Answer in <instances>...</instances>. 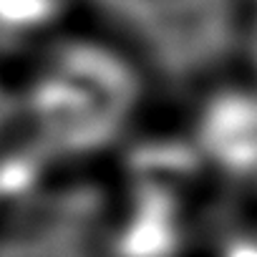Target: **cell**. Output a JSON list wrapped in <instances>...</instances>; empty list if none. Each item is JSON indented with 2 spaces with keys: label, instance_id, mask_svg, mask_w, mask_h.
<instances>
[{
  "label": "cell",
  "instance_id": "1",
  "mask_svg": "<svg viewBox=\"0 0 257 257\" xmlns=\"http://www.w3.org/2000/svg\"><path fill=\"white\" fill-rule=\"evenodd\" d=\"M142 93V73L123 51L96 38H71L56 43L18 91L21 121L46 157L81 159L126 134Z\"/></svg>",
  "mask_w": 257,
  "mask_h": 257
},
{
  "label": "cell",
  "instance_id": "2",
  "mask_svg": "<svg viewBox=\"0 0 257 257\" xmlns=\"http://www.w3.org/2000/svg\"><path fill=\"white\" fill-rule=\"evenodd\" d=\"M71 13V0H0V46L53 38Z\"/></svg>",
  "mask_w": 257,
  "mask_h": 257
},
{
  "label": "cell",
  "instance_id": "3",
  "mask_svg": "<svg viewBox=\"0 0 257 257\" xmlns=\"http://www.w3.org/2000/svg\"><path fill=\"white\" fill-rule=\"evenodd\" d=\"M21 121V98L18 91L6 86V81L0 78V142H3L11 132V126Z\"/></svg>",
  "mask_w": 257,
  "mask_h": 257
},
{
  "label": "cell",
  "instance_id": "4",
  "mask_svg": "<svg viewBox=\"0 0 257 257\" xmlns=\"http://www.w3.org/2000/svg\"><path fill=\"white\" fill-rule=\"evenodd\" d=\"M222 257H257V234H234L224 242Z\"/></svg>",
  "mask_w": 257,
  "mask_h": 257
}]
</instances>
